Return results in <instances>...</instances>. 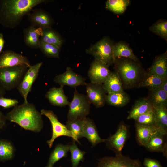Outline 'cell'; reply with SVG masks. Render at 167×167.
I'll return each mask as SVG.
<instances>
[{
	"label": "cell",
	"instance_id": "obj_4",
	"mask_svg": "<svg viewBox=\"0 0 167 167\" xmlns=\"http://www.w3.org/2000/svg\"><path fill=\"white\" fill-rule=\"evenodd\" d=\"M28 68L22 65L0 68V85L6 91L17 88Z\"/></svg>",
	"mask_w": 167,
	"mask_h": 167
},
{
	"label": "cell",
	"instance_id": "obj_39",
	"mask_svg": "<svg viewBox=\"0 0 167 167\" xmlns=\"http://www.w3.org/2000/svg\"><path fill=\"white\" fill-rule=\"evenodd\" d=\"M143 164L144 167H163L158 161L148 158H144Z\"/></svg>",
	"mask_w": 167,
	"mask_h": 167
},
{
	"label": "cell",
	"instance_id": "obj_7",
	"mask_svg": "<svg viewBox=\"0 0 167 167\" xmlns=\"http://www.w3.org/2000/svg\"><path fill=\"white\" fill-rule=\"evenodd\" d=\"M40 113L42 115L45 116L49 119L52 125V136L50 139L47 141V143L50 148L52 147L54 140L60 136L70 137L75 141L74 138L71 133L66 125L59 122L57 115L53 111L42 109L41 110Z\"/></svg>",
	"mask_w": 167,
	"mask_h": 167
},
{
	"label": "cell",
	"instance_id": "obj_12",
	"mask_svg": "<svg viewBox=\"0 0 167 167\" xmlns=\"http://www.w3.org/2000/svg\"><path fill=\"white\" fill-rule=\"evenodd\" d=\"M54 81L60 86H67L74 88L86 85L87 84L85 79L74 72L70 67H67L63 73L55 76Z\"/></svg>",
	"mask_w": 167,
	"mask_h": 167
},
{
	"label": "cell",
	"instance_id": "obj_21",
	"mask_svg": "<svg viewBox=\"0 0 167 167\" xmlns=\"http://www.w3.org/2000/svg\"><path fill=\"white\" fill-rule=\"evenodd\" d=\"M136 139L138 144L145 147L153 134L159 131L155 126H150L135 124Z\"/></svg>",
	"mask_w": 167,
	"mask_h": 167
},
{
	"label": "cell",
	"instance_id": "obj_34",
	"mask_svg": "<svg viewBox=\"0 0 167 167\" xmlns=\"http://www.w3.org/2000/svg\"><path fill=\"white\" fill-rule=\"evenodd\" d=\"M69 147L72 167H77L80 162L83 160L86 152L80 150L75 143L69 145Z\"/></svg>",
	"mask_w": 167,
	"mask_h": 167
},
{
	"label": "cell",
	"instance_id": "obj_24",
	"mask_svg": "<svg viewBox=\"0 0 167 167\" xmlns=\"http://www.w3.org/2000/svg\"><path fill=\"white\" fill-rule=\"evenodd\" d=\"M156 125L159 131L166 135L167 133V106L153 105Z\"/></svg>",
	"mask_w": 167,
	"mask_h": 167
},
{
	"label": "cell",
	"instance_id": "obj_13",
	"mask_svg": "<svg viewBox=\"0 0 167 167\" xmlns=\"http://www.w3.org/2000/svg\"><path fill=\"white\" fill-rule=\"evenodd\" d=\"M85 86L86 96L91 104L96 108L103 106L106 103L107 95L102 84L90 82Z\"/></svg>",
	"mask_w": 167,
	"mask_h": 167
},
{
	"label": "cell",
	"instance_id": "obj_42",
	"mask_svg": "<svg viewBox=\"0 0 167 167\" xmlns=\"http://www.w3.org/2000/svg\"><path fill=\"white\" fill-rule=\"evenodd\" d=\"M159 88L167 93V78L164 80Z\"/></svg>",
	"mask_w": 167,
	"mask_h": 167
},
{
	"label": "cell",
	"instance_id": "obj_27",
	"mask_svg": "<svg viewBox=\"0 0 167 167\" xmlns=\"http://www.w3.org/2000/svg\"><path fill=\"white\" fill-rule=\"evenodd\" d=\"M113 54L115 60L116 58L121 57L128 58L134 61H137L138 60L129 46L122 42H119L114 45Z\"/></svg>",
	"mask_w": 167,
	"mask_h": 167
},
{
	"label": "cell",
	"instance_id": "obj_44",
	"mask_svg": "<svg viewBox=\"0 0 167 167\" xmlns=\"http://www.w3.org/2000/svg\"><path fill=\"white\" fill-rule=\"evenodd\" d=\"M46 167H51V166H49V165H48V166H47Z\"/></svg>",
	"mask_w": 167,
	"mask_h": 167
},
{
	"label": "cell",
	"instance_id": "obj_9",
	"mask_svg": "<svg viewBox=\"0 0 167 167\" xmlns=\"http://www.w3.org/2000/svg\"><path fill=\"white\" fill-rule=\"evenodd\" d=\"M128 127L124 123L120 124L116 132L107 139L105 142L108 148L114 151L116 155L122 153L125 143L129 136Z\"/></svg>",
	"mask_w": 167,
	"mask_h": 167
},
{
	"label": "cell",
	"instance_id": "obj_35",
	"mask_svg": "<svg viewBox=\"0 0 167 167\" xmlns=\"http://www.w3.org/2000/svg\"><path fill=\"white\" fill-rule=\"evenodd\" d=\"M39 48L48 57L59 58L60 48L54 45L40 41Z\"/></svg>",
	"mask_w": 167,
	"mask_h": 167
},
{
	"label": "cell",
	"instance_id": "obj_14",
	"mask_svg": "<svg viewBox=\"0 0 167 167\" xmlns=\"http://www.w3.org/2000/svg\"><path fill=\"white\" fill-rule=\"evenodd\" d=\"M25 65L29 67L31 66L26 56L12 50L3 52L0 55V68Z\"/></svg>",
	"mask_w": 167,
	"mask_h": 167
},
{
	"label": "cell",
	"instance_id": "obj_25",
	"mask_svg": "<svg viewBox=\"0 0 167 167\" xmlns=\"http://www.w3.org/2000/svg\"><path fill=\"white\" fill-rule=\"evenodd\" d=\"M129 96L124 91L107 94L106 102L108 104L117 107H122L129 102Z\"/></svg>",
	"mask_w": 167,
	"mask_h": 167
},
{
	"label": "cell",
	"instance_id": "obj_36",
	"mask_svg": "<svg viewBox=\"0 0 167 167\" xmlns=\"http://www.w3.org/2000/svg\"><path fill=\"white\" fill-rule=\"evenodd\" d=\"M13 153V148L11 143L6 141L0 140V160L11 159Z\"/></svg>",
	"mask_w": 167,
	"mask_h": 167
},
{
	"label": "cell",
	"instance_id": "obj_22",
	"mask_svg": "<svg viewBox=\"0 0 167 167\" xmlns=\"http://www.w3.org/2000/svg\"><path fill=\"white\" fill-rule=\"evenodd\" d=\"M148 73L156 75L163 78H167L166 52L156 59L150 68Z\"/></svg>",
	"mask_w": 167,
	"mask_h": 167
},
{
	"label": "cell",
	"instance_id": "obj_19",
	"mask_svg": "<svg viewBox=\"0 0 167 167\" xmlns=\"http://www.w3.org/2000/svg\"><path fill=\"white\" fill-rule=\"evenodd\" d=\"M166 135L158 131L152 135L145 148L153 152H162L166 156L167 145L165 143L164 138Z\"/></svg>",
	"mask_w": 167,
	"mask_h": 167
},
{
	"label": "cell",
	"instance_id": "obj_17",
	"mask_svg": "<svg viewBox=\"0 0 167 167\" xmlns=\"http://www.w3.org/2000/svg\"><path fill=\"white\" fill-rule=\"evenodd\" d=\"M83 121V137L86 138L92 146L105 142V139L99 136L96 127L92 120L86 118Z\"/></svg>",
	"mask_w": 167,
	"mask_h": 167
},
{
	"label": "cell",
	"instance_id": "obj_29",
	"mask_svg": "<svg viewBox=\"0 0 167 167\" xmlns=\"http://www.w3.org/2000/svg\"><path fill=\"white\" fill-rule=\"evenodd\" d=\"M147 98L153 105L167 106V93L159 87L150 90Z\"/></svg>",
	"mask_w": 167,
	"mask_h": 167
},
{
	"label": "cell",
	"instance_id": "obj_23",
	"mask_svg": "<svg viewBox=\"0 0 167 167\" xmlns=\"http://www.w3.org/2000/svg\"><path fill=\"white\" fill-rule=\"evenodd\" d=\"M102 85L107 94L124 91L122 82L116 72H112Z\"/></svg>",
	"mask_w": 167,
	"mask_h": 167
},
{
	"label": "cell",
	"instance_id": "obj_6",
	"mask_svg": "<svg viewBox=\"0 0 167 167\" xmlns=\"http://www.w3.org/2000/svg\"><path fill=\"white\" fill-rule=\"evenodd\" d=\"M91 104L86 95L80 93L75 89L69 105L68 120H83L86 118L90 113Z\"/></svg>",
	"mask_w": 167,
	"mask_h": 167
},
{
	"label": "cell",
	"instance_id": "obj_30",
	"mask_svg": "<svg viewBox=\"0 0 167 167\" xmlns=\"http://www.w3.org/2000/svg\"><path fill=\"white\" fill-rule=\"evenodd\" d=\"M83 120H68L66 125L74 136L75 141L80 143L78 139L83 137Z\"/></svg>",
	"mask_w": 167,
	"mask_h": 167
},
{
	"label": "cell",
	"instance_id": "obj_38",
	"mask_svg": "<svg viewBox=\"0 0 167 167\" xmlns=\"http://www.w3.org/2000/svg\"><path fill=\"white\" fill-rule=\"evenodd\" d=\"M18 103L19 101L16 99L6 98L3 96L0 97V106L4 108L14 107Z\"/></svg>",
	"mask_w": 167,
	"mask_h": 167
},
{
	"label": "cell",
	"instance_id": "obj_37",
	"mask_svg": "<svg viewBox=\"0 0 167 167\" xmlns=\"http://www.w3.org/2000/svg\"><path fill=\"white\" fill-rule=\"evenodd\" d=\"M149 29L151 31L166 40L167 38V21L158 22L151 26Z\"/></svg>",
	"mask_w": 167,
	"mask_h": 167
},
{
	"label": "cell",
	"instance_id": "obj_15",
	"mask_svg": "<svg viewBox=\"0 0 167 167\" xmlns=\"http://www.w3.org/2000/svg\"><path fill=\"white\" fill-rule=\"evenodd\" d=\"M45 97L53 105L62 107L69 105L70 102L67 96L65 94L63 86L59 87H54L46 92Z\"/></svg>",
	"mask_w": 167,
	"mask_h": 167
},
{
	"label": "cell",
	"instance_id": "obj_8",
	"mask_svg": "<svg viewBox=\"0 0 167 167\" xmlns=\"http://www.w3.org/2000/svg\"><path fill=\"white\" fill-rule=\"evenodd\" d=\"M43 64L42 62L31 66L28 69L20 84L17 88L23 98L24 102H27L28 96L31 91L33 84L36 80L39 70Z\"/></svg>",
	"mask_w": 167,
	"mask_h": 167
},
{
	"label": "cell",
	"instance_id": "obj_43",
	"mask_svg": "<svg viewBox=\"0 0 167 167\" xmlns=\"http://www.w3.org/2000/svg\"><path fill=\"white\" fill-rule=\"evenodd\" d=\"M6 91L0 85V97L3 96L6 93Z\"/></svg>",
	"mask_w": 167,
	"mask_h": 167
},
{
	"label": "cell",
	"instance_id": "obj_1",
	"mask_svg": "<svg viewBox=\"0 0 167 167\" xmlns=\"http://www.w3.org/2000/svg\"><path fill=\"white\" fill-rule=\"evenodd\" d=\"M44 0H4L0 3V22L11 28L17 26L24 16Z\"/></svg>",
	"mask_w": 167,
	"mask_h": 167
},
{
	"label": "cell",
	"instance_id": "obj_5",
	"mask_svg": "<svg viewBox=\"0 0 167 167\" xmlns=\"http://www.w3.org/2000/svg\"><path fill=\"white\" fill-rule=\"evenodd\" d=\"M114 45L109 39L104 38L87 49L86 52L93 56L95 60L109 66L115 62L113 54Z\"/></svg>",
	"mask_w": 167,
	"mask_h": 167
},
{
	"label": "cell",
	"instance_id": "obj_16",
	"mask_svg": "<svg viewBox=\"0 0 167 167\" xmlns=\"http://www.w3.org/2000/svg\"><path fill=\"white\" fill-rule=\"evenodd\" d=\"M28 15L31 25L42 29L50 28L53 21L50 16L45 11L37 9Z\"/></svg>",
	"mask_w": 167,
	"mask_h": 167
},
{
	"label": "cell",
	"instance_id": "obj_28",
	"mask_svg": "<svg viewBox=\"0 0 167 167\" xmlns=\"http://www.w3.org/2000/svg\"><path fill=\"white\" fill-rule=\"evenodd\" d=\"M40 40L43 42L54 45L60 48L62 41L59 35L50 28L42 29Z\"/></svg>",
	"mask_w": 167,
	"mask_h": 167
},
{
	"label": "cell",
	"instance_id": "obj_41",
	"mask_svg": "<svg viewBox=\"0 0 167 167\" xmlns=\"http://www.w3.org/2000/svg\"><path fill=\"white\" fill-rule=\"evenodd\" d=\"M5 41L3 34L0 33V54L2 51L4 46Z\"/></svg>",
	"mask_w": 167,
	"mask_h": 167
},
{
	"label": "cell",
	"instance_id": "obj_10",
	"mask_svg": "<svg viewBox=\"0 0 167 167\" xmlns=\"http://www.w3.org/2000/svg\"><path fill=\"white\" fill-rule=\"evenodd\" d=\"M97 167H143L139 159H134L122 153L114 157H105L99 160Z\"/></svg>",
	"mask_w": 167,
	"mask_h": 167
},
{
	"label": "cell",
	"instance_id": "obj_26",
	"mask_svg": "<svg viewBox=\"0 0 167 167\" xmlns=\"http://www.w3.org/2000/svg\"><path fill=\"white\" fill-rule=\"evenodd\" d=\"M165 78L148 73L140 79L137 86L138 88L145 87L149 90H153L159 87Z\"/></svg>",
	"mask_w": 167,
	"mask_h": 167
},
{
	"label": "cell",
	"instance_id": "obj_18",
	"mask_svg": "<svg viewBox=\"0 0 167 167\" xmlns=\"http://www.w3.org/2000/svg\"><path fill=\"white\" fill-rule=\"evenodd\" d=\"M42 28H36L31 25L24 31V41L29 47L36 49L39 48L40 36L42 32Z\"/></svg>",
	"mask_w": 167,
	"mask_h": 167
},
{
	"label": "cell",
	"instance_id": "obj_3",
	"mask_svg": "<svg viewBox=\"0 0 167 167\" xmlns=\"http://www.w3.org/2000/svg\"><path fill=\"white\" fill-rule=\"evenodd\" d=\"M128 60L120 61L117 65L116 72L126 88H131L141 79V70L138 65Z\"/></svg>",
	"mask_w": 167,
	"mask_h": 167
},
{
	"label": "cell",
	"instance_id": "obj_2",
	"mask_svg": "<svg viewBox=\"0 0 167 167\" xmlns=\"http://www.w3.org/2000/svg\"><path fill=\"white\" fill-rule=\"evenodd\" d=\"M41 116L34 105L28 102L14 107L6 117L26 130L38 132L43 127Z\"/></svg>",
	"mask_w": 167,
	"mask_h": 167
},
{
	"label": "cell",
	"instance_id": "obj_40",
	"mask_svg": "<svg viewBox=\"0 0 167 167\" xmlns=\"http://www.w3.org/2000/svg\"><path fill=\"white\" fill-rule=\"evenodd\" d=\"M6 120V116L0 111V129L5 126Z\"/></svg>",
	"mask_w": 167,
	"mask_h": 167
},
{
	"label": "cell",
	"instance_id": "obj_20",
	"mask_svg": "<svg viewBox=\"0 0 167 167\" xmlns=\"http://www.w3.org/2000/svg\"><path fill=\"white\" fill-rule=\"evenodd\" d=\"M152 109L153 105L147 98L140 99L134 103L127 118L135 120L139 116Z\"/></svg>",
	"mask_w": 167,
	"mask_h": 167
},
{
	"label": "cell",
	"instance_id": "obj_11",
	"mask_svg": "<svg viewBox=\"0 0 167 167\" xmlns=\"http://www.w3.org/2000/svg\"><path fill=\"white\" fill-rule=\"evenodd\" d=\"M112 72L107 65L94 59L91 64L88 75L91 83L103 84Z\"/></svg>",
	"mask_w": 167,
	"mask_h": 167
},
{
	"label": "cell",
	"instance_id": "obj_32",
	"mask_svg": "<svg viewBox=\"0 0 167 167\" xmlns=\"http://www.w3.org/2000/svg\"><path fill=\"white\" fill-rule=\"evenodd\" d=\"M130 3L128 0H108L106 2L107 9L116 14L123 13Z\"/></svg>",
	"mask_w": 167,
	"mask_h": 167
},
{
	"label": "cell",
	"instance_id": "obj_33",
	"mask_svg": "<svg viewBox=\"0 0 167 167\" xmlns=\"http://www.w3.org/2000/svg\"><path fill=\"white\" fill-rule=\"evenodd\" d=\"M135 120V124L157 127L153 108L152 109L138 117Z\"/></svg>",
	"mask_w": 167,
	"mask_h": 167
},
{
	"label": "cell",
	"instance_id": "obj_31",
	"mask_svg": "<svg viewBox=\"0 0 167 167\" xmlns=\"http://www.w3.org/2000/svg\"><path fill=\"white\" fill-rule=\"evenodd\" d=\"M69 151V145H57L50 155L48 165L52 167L56 162L66 157Z\"/></svg>",
	"mask_w": 167,
	"mask_h": 167
}]
</instances>
